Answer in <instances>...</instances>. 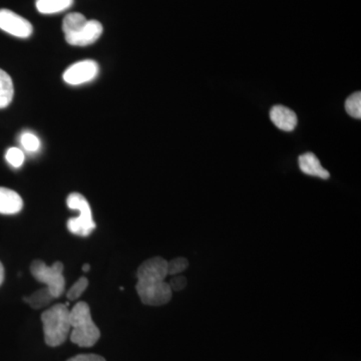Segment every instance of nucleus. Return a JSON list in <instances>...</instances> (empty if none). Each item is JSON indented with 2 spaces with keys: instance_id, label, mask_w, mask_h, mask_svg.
Listing matches in <instances>:
<instances>
[{
  "instance_id": "nucleus-1",
  "label": "nucleus",
  "mask_w": 361,
  "mask_h": 361,
  "mask_svg": "<svg viewBox=\"0 0 361 361\" xmlns=\"http://www.w3.org/2000/svg\"><path fill=\"white\" fill-rule=\"evenodd\" d=\"M167 265L165 259L153 257L142 263L137 269L135 289L146 305H165L172 299V289L165 281L168 276Z\"/></svg>"
},
{
  "instance_id": "nucleus-2",
  "label": "nucleus",
  "mask_w": 361,
  "mask_h": 361,
  "mask_svg": "<svg viewBox=\"0 0 361 361\" xmlns=\"http://www.w3.org/2000/svg\"><path fill=\"white\" fill-rule=\"evenodd\" d=\"M71 341L80 348H92L101 337L87 302H78L70 311Z\"/></svg>"
},
{
  "instance_id": "nucleus-3",
  "label": "nucleus",
  "mask_w": 361,
  "mask_h": 361,
  "mask_svg": "<svg viewBox=\"0 0 361 361\" xmlns=\"http://www.w3.org/2000/svg\"><path fill=\"white\" fill-rule=\"evenodd\" d=\"M68 303L56 304L42 314L45 343L51 348L61 345L71 332Z\"/></svg>"
},
{
  "instance_id": "nucleus-4",
  "label": "nucleus",
  "mask_w": 361,
  "mask_h": 361,
  "mask_svg": "<svg viewBox=\"0 0 361 361\" xmlns=\"http://www.w3.org/2000/svg\"><path fill=\"white\" fill-rule=\"evenodd\" d=\"M68 208L77 210L80 216L77 218H71L68 221V229L73 234L80 237H87L92 234L96 228V223L92 220V209L89 202L82 195L71 193L66 199Z\"/></svg>"
},
{
  "instance_id": "nucleus-5",
  "label": "nucleus",
  "mask_w": 361,
  "mask_h": 361,
  "mask_svg": "<svg viewBox=\"0 0 361 361\" xmlns=\"http://www.w3.org/2000/svg\"><path fill=\"white\" fill-rule=\"evenodd\" d=\"M32 276L47 285V288L51 291L54 298H59L66 288V280L63 277V264L61 262H54L51 266L45 264L44 261H33L30 266Z\"/></svg>"
},
{
  "instance_id": "nucleus-6",
  "label": "nucleus",
  "mask_w": 361,
  "mask_h": 361,
  "mask_svg": "<svg viewBox=\"0 0 361 361\" xmlns=\"http://www.w3.org/2000/svg\"><path fill=\"white\" fill-rule=\"evenodd\" d=\"M99 71V65L92 59L78 61L66 68L63 73V80L71 85L87 84L97 77Z\"/></svg>"
},
{
  "instance_id": "nucleus-7",
  "label": "nucleus",
  "mask_w": 361,
  "mask_h": 361,
  "mask_svg": "<svg viewBox=\"0 0 361 361\" xmlns=\"http://www.w3.org/2000/svg\"><path fill=\"white\" fill-rule=\"evenodd\" d=\"M0 30L20 39H27L33 32L30 21L8 9H0Z\"/></svg>"
},
{
  "instance_id": "nucleus-8",
  "label": "nucleus",
  "mask_w": 361,
  "mask_h": 361,
  "mask_svg": "<svg viewBox=\"0 0 361 361\" xmlns=\"http://www.w3.org/2000/svg\"><path fill=\"white\" fill-rule=\"evenodd\" d=\"M103 33V25L97 20H87L80 30L70 35H66L68 44L75 47H87L94 44Z\"/></svg>"
},
{
  "instance_id": "nucleus-9",
  "label": "nucleus",
  "mask_w": 361,
  "mask_h": 361,
  "mask_svg": "<svg viewBox=\"0 0 361 361\" xmlns=\"http://www.w3.org/2000/svg\"><path fill=\"white\" fill-rule=\"evenodd\" d=\"M270 118L278 129L285 130V132H292L295 129L297 123H298L296 114L290 109L280 106V104L271 109Z\"/></svg>"
},
{
  "instance_id": "nucleus-10",
  "label": "nucleus",
  "mask_w": 361,
  "mask_h": 361,
  "mask_svg": "<svg viewBox=\"0 0 361 361\" xmlns=\"http://www.w3.org/2000/svg\"><path fill=\"white\" fill-rule=\"evenodd\" d=\"M299 168L304 174L313 176V177L322 178L323 180L329 179V171L325 170L318 160L317 157L313 153L303 154L298 159Z\"/></svg>"
},
{
  "instance_id": "nucleus-11",
  "label": "nucleus",
  "mask_w": 361,
  "mask_h": 361,
  "mask_svg": "<svg viewBox=\"0 0 361 361\" xmlns=\"http://www.w3.org/2000/svg\"><path fill=\"white\" fill-rule=\"evenodd\" d=\"M23 201L20 195L13 190L0 187V214L13 215L20 212Z\"/></svg>"
},
{
  "instance_id": "nucleus-12",
  "label": "nucleus",
  "mask_w": 361,
  "mask_h": 361,
  "mask_svg": "<svg viewBox=\"0 0 361 361\" xmlns=\"http://www.w3.org/2000/svg\"><path fill=\"white\" fill-rule=\"evenodd\" d=\"M73 4V0H37L35 6L39 13L54 14L65 11Z\"/></svg>"
},
{
  "instance_id": "nucleus-13",
  "label": "nucleus",
  "mask_w": 361,
  "mask_h": 361,
  "mask_svg": "<svg viewBox=\"0 0 361 361\" xmlns=\"http://www.w3.org/2000/svg\"><path fill=\"white\" fill-rule=\"evenodd\" d=\"M14 87L11 75L0 70V109L6 108L13 102Z\"/></svg>"
},
{
  "instance_id": "nucleus-14",
  "label": "nucleus",
  "mask_w": 361,
  "mask_h": 361,
  "mask_svg": "<svg viewBox=\"0 0 361 361\" xmlns=\"http://www.w3.org/2000/svg\"><path fill=\"white\" fill-rule=\"evenodd\" d=\"M54 299L56 298L52 296L51 291L45 287V288L35 291L32 295L25 297V301L30 307L35 308V310H39V308L49 305Z\"/></svg>"
},
{
  "instance_id": "nucleus-15",
  "label": "nucleus",
  "mask_w": 361,
  "mask_h": 361,
  "mask_svg": "<svg viewBox=\"0 0 361 361\" xmlns=\"http://www.w3.org/2000/svg\"><path fill=\"white\" fill-rule=\"evenodd\" d=\"M87 18L82 13H73L68 14L63 23V33H65V37L78 32V30H80L87 23Z\"/></svg>"
},
{
  "instance_id": "nucleus-16",
  "label": "nucleus",
  "mask_w": 361,
  "mask_h": 361,
  "mask_svg": "<svg viewBox=\"0 0 361 361\" xmlns=\"http://www.w3.org/2000/svg\"><path fill=\"white\" fill-rule=\"evenodd\" d=\"M345 111L349 116L355 118H361V94L355 92L348 97L345 102Z\"/></svg>"
},
{
  "instance_id": "nucleus-17",
  "label": "nucleus",
  "mask_w": 361,
  "mask_h": 361,
  "mask_svg": "<svg viewBox=\"0 0 361 361\" xmlns=\"http://www.w3.org/2000/svg\"><path fill=\"white\" fill-rule=\"evenodd\" d=\"M20 144L25 151L30 153H35L40 149V141L39 137L30 132H25L20 137Z\"/></svg>"
},
{
  "instance_id": "nucleus-18",
  "label": "nucleus",
  "mask_w": 361,
  "mask_h": 361,
  "mask_svg": "<svg viewBox=\"0 0 361 361\" xmlns=\"http://www.w3.org/2000/svg\"><path fill=\"white\" fill-rule=\"evenodd\" d=\"M87 285H89L87 278L80 277V279L71 287L66 296H68V298L70 299L71 301L77 300L78 297L84 293L85 289H87Z\"/></svg>"
},
{
  "instance_id": "nucleus-19",
  "label": "nucleus",
  "mask_w": 361,
  "mask_h": 361,
  "mask_svg": "<svg viewBox=\"0 0 361 361\" xmlns=\"http://www.w3.org/2000/svg\"><path fill=\"white\" fill-rule=\"evenodd\" d=\"M6 158L7 163L13 168H20L25 163V154L18 148L7 149Z\"/></svg>"
},
{
  "instance_id": "nucleus-20",
  "label": "nucleus",
  "mask_w": 361,
  "mask_h": 361,
  "mask_svg": "<svg viewBox=\"0 0 361 361\" xmlns=\"http://www.w3.org/2000/svg\"><path fill=\"white\" fill-rule=\"evenodd\" d=\"M188 266H189V262H188L186 258L178 257L173 259L172 261L168 262V275L179 274V273H182L183 271L186 270Z\"/></svg>"
},
{
  "instance_id": "nucleus-21",
  "label": "nucleus",
  "mask_w": 361,
  "mask_h": 361,
  "mask_svg": "<svg viewBox=\"0 0 361 361\" xmlns=\"http://www.w3.org/2000/svg\"><path fill=\"white\" fill-rule=\"evenodd\" d=\"M172 291H180L187 286V279L184 276H177L171 280L170 283Z\"/></svg>"
},
{
  "instance_id": "nucleus-22",
  "label": "nucleus",
  "mask_w": 361,
  "mask_h": 361,
  "mask_svg": "<svg viewBox=\"0 0 361 361\" xmlns=\"http://www.w3.org/2000/svg\"><path fill=\"white\" fill-rule=\"evenodd\" d=\"M66 361H106V360L97 355H78Z\"/></svg>"
},
{
  "instance_id": "nucleus-23",
  "label": "nucleus",
  "mask_w": 361,
  "mask_h": 361,
  "mask_svg": "<svg viewBox=\"0 0 361 361\" xmlns=\"http://www.w3.org/2000/svg\"><path fill=\"white\" fill-rule=\"evenodd\" d=\"M4 265H2V263L0 262V285L2 284V282H4Z\"/></svg>"
},
{
  "instance_id": "nucleus-24",
  "label": "nucleus",
  "mask_w": 361,
  "mask_h": 361,
  "mask_svg": "<svg viewBox=\"0 0 361 361\" xmlns=\"http://www.w3.org/2000/svg\"><path fill=\"white\" fill-rule=\"evenodd\" d=\"M90 270V265H89V264L82 265V271H84V272H89Z\"/></svg>"
}]
</instances>
